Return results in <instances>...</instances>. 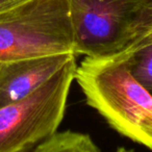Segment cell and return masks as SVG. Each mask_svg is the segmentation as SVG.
Wrapping results in <instances>:
<instances>
[{
    "label": "cell",
    "mask_w": 152,
    "mask_h": 152,
    "mask_svg": "<svg viewBox=\"0 0 152 152\" xmlns=\"http://www.w3.org/2000/svg\"><path fill=\"white\" fill-rule=\"evenodd\" d=\"M75 80L115 130L152 151V94L131 73L128 55L85 57Z\"/></svg>",
    "instance_id": "obj_1"
},
{
    "label": "cell",
    "mask_w": 152,
    "mask_h": 152,
    "mask_svg": "<svg viewBox=\"0 0 152 152\" xmlns=\"http://www.w3.org/2000/svg\"><path fill=\"white\" fill-rule=\"evenodd\" d=\"M64 53L75 54L70 0H23L0 14V63Z\"/></svg>",
    "instance_id": "obj_2"
},
{
    "label": "cell",
    "mask_w": 152,
    "mask_h": 152,
    "mask_svg": "<svg viewBox=\"0 0 152 152\" xmlns=\"http://www.w3.org/2000/svg\"><path fill=\"white\" fill-rule=\"evenodd\" d=\"M76 68L74 57L31 95L0 107V152H32L58 131Z\"/></svg>",
    "instance_id": "obj_3"
},
{
    "label": "cell",
    "mask_w": 152,
    "mask_h": 152,
    "mask_svg": "<svg viewBox=\"0 0 152 152\" xmlns=\"http://www.w3.org/2000/svg\"><path fill=\"white\" fill-rule=\"evenodd\" d=\"M151 7L152 0H70L76 56H110L126 50Z\"/></svg>",
    "instance_id": "obj_4"
},
{
    "label": "cell",
    "mask_w": 152,
    "mask_h": 152,
    "mask_svg": "<svg viewBox=\"0 0 152 152\" xmlns=\"http://www.w3.org/2000/svg\"><path fill=\"white\" fill-rule=\"evenodd\" d=\"M74 57L64 53L0 63V107L31 95Z\"/></svg>",
    "instance_id": "obj_5"
},
{
    "label": "cell",
    "mask_w": 152,
    "mask_h": 152,
    "mask_svg": "<svg viewBox=\"0 0 152 152\" xmlns=\"http://www.w3.org/2000/svg\"><path fill=\"white\" fill-rule=\"evenodd\" d=\"M32 152H101L87 133L72 130L57 131Z\"/></svg>",
    "instance_id": "obj_6"
},
{
    "label": "cell",
    "mask_w": 152,
    "mask_h": 152,
    "mask_svg": "<svg viewBox=\"0 0 152 152\" xmlns=\"http://www.w3.org/2000/svg\"><path fill=\"white\" fill-rule=\"evenodd\" d=\"M128 55L131 73L143 87L152 94V44Z\"/></svg>",
    "instance_id": "obj_7"
},
{
    "label": "cell",
    "mask_w": 152,
    "mask_h": 152,
    "mask_svg": "<svg viewBox=\"0 0 152 152\" xmlns=\"http://www.w3.org/2000/svg\"><path fill=\"white\" fill-rule=\"evenodd\" d=\"M149 44H152V25H151V27L149 28V30L145 34V36L142 39H140L129 50H127L126 52H124V53H119V54H131V53H134L135 51L140 50L141 48H143V47L147 46V45H149Z\"/></svg>",
    "instance_id": "obj_8"
},
{
    "label": "cell",
    "mask_w": 152,
    "mask_h": 152,
    "mask_svg": "<svg viewBox=\"0 0 152 152\" xmlns=\"http://www.w3.org/2000/svg\"><path fill=\"white\" fill-rule=\"evenodd\" d=\"M23 0H0V14L3 13L7 10L11 9V7H15L19 2H21Z\"/></svg>",
    "instance_id": "obj_9"
},
{
    "label": "cell",
    "mask_w": 152,
    "mask_h": 152,
    "mask_svg": "<svg viewBox=\"0 0 152 152\" xmlns=\"http://www.w3.org/2000/svg\"><path fill=\"white\" fill-rule=\"evenodd\" d=\"M119 150H120V152H133L132 149H126V148H124V147H120Z\"/></svg>",
    "instance_id": "obj_10"
},
{
    "label": "cell",
    "mask_w": 152,
    "mask_h": 152,
    "mask_svg": "<svg viewBox=\"0 0 152 152\" xmlns=\"http://www.w3.org/2000/svg\"><path fill=\"white\" fill-rule=\"evenodd\" d=\"M115 152H120V150H119V148H118V149H117V150H116V151H115Z\"/></svg>",
    "instance_id": "obj_11"
}]
</instances>
